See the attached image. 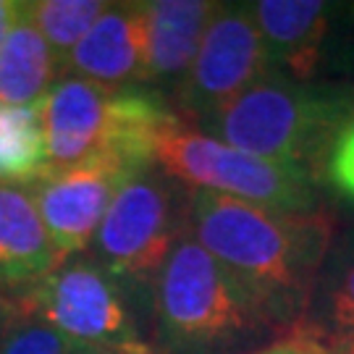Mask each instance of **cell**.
<instances>
[{
  "mask_svg": "<svg viewBox=\"0 0 354 354\" xmlns=\"http://www.w3.org/2000/svg\"><path fill=\"white\" fill-rule=\"evenodd\" d=\"M187 231L263 304L276 328L302 323L333 223L320 213H276L205 189H187Z\"/></svg>",
  "mask_w": 354,
  "mask_h": 354,
  "instance_id": "6da1fadb",
  "label": "cell"
},
{
  "mask_svg": "<svg viewBox=\"0 0 354 354\" xmlns=\"http://www.w3.org/2000/svg\"><path fill=\"white\" fill-rule=\"evenodd\" d=\"M354 118V84H302L276 68L205 118L200 131L241 152L297 168L323 181L333 142Z\"/></svg>",
  "mask_w": 354,
  "mask_h": 354,
  "instance_id": "7a4b0ae2",
  "label": "cell"
},
{
  "mask_svg": "<svg viewBox=\"0 0 354 354\" xmlns=\"http://www.w3.org/2000/svg\"><path fill=\"white\" fill-rule=\"evenodd\" d=\"M155 349L221 354L276 328L263 304L184 228L150 286Z\"/></svg>",
  "mask_w": 354,
  "mask_h": 354,
  "instance_id": "3957f363",
  "label": "cell"
},
{
  "mask_svg": "<svg viewBox=\"0 0 354 354\" xmlns=\"http://www.w3.org/2000/svg\"><path fill=\"white\" fill-rule=\"evenodd\" d=\"M37 108L45 171L108 152L155 163L158 134L181 121L155 89H108L79 76H61Z\"/></svg>",
  "mask_w": 354,
  "mask_h": 354,
  "instance_id": "277c9868",
  "label": "cell"
},
{
  "mask_svg": "<svg viewBox=\"0 0 354 354\" xmlns=\"http://www.w3.org/2000/svg\"><path fill=\"white\" fill-rule=\"evenodd\" d=\"M152 160L187 189L213 192L276 213H320L317 184L307 174L241 152L184 121L158 134Z\"/></svg>",
  "mask_w": 354,
  "mask_h": 354,
  "instance_id": "5b68a950",
  "label": "cell"
},
{
  "mask_svg": "<svg viewBox=\"0 0 354 354\" xmlns=\"http://www.w3.org/2000/svg\"><path fill=\"white\" fill-rule=\"evenodd\" d=\"M8 307L42 320L79 349H111L121 354H160L145 339L131 291L95 257L76 254L53 268Z\"/></svg>",
  "mask_w": 354,
  "mask_h": 354,
  "instance_id": "8992f818",
  "label": "cell"
},
{
  "mask_svg": "<svg viewBox=\"0 0 354 354\" xmlns=\"http://www.w3.org/2000/svg\"><path fill=\"white\" fill-rule=\"evenodd\" d=\"M184 228L187 187L150 165L115 194L89 250L129 291H150Z\"/></svg>",
  "mask_w": 354,
  "mask_h": 354,
  "instance_id": "52a82bcc",
  "label": "cell"
},
{
  "mask_svg": "<svg viewBox=\"0 0 354 354\" xmlns=\"http://www.w3.org/2000/svg\"><path fill=\"white\" fill-rule=\"evenodd\" d=\"M273 71L250 3H218L189 71L174 89L178 118L203 124Z\"/></svg>",
  "mask_w": 354,
  "mask_h": 354,
  "instance_id": "ba28073f",
  "label": "cell"
},
{
  "mask_svg": "<svg viewBox=\"0 0 354 354\" xmlns=\"http://www.w3.org/2000/svg\"><path fill=\"white\" fill-rule=\"evenodd\" d=\"M150 165L155 163L108 152L68 168L45 171L26 184L61 263L87 252L115 194Z\"/></svg>",
  "mask_w": 354,
  "mask_h": 354,
  "instance_id": "9c48e42d",
  "label": "cell"
},
{
  "mask_svg": "<svg viewBox=\"0 0 354 354\" xmlns=\"http://www.w3.org/2000/svg\"><path fill=\"white\" fill-rule=\"evenodd\" d=\"M279 74L302 84L326 79L344 58L354 6L323 0H254L250 3Z\"/></svg>",
  "mask_w": 354,
  "mask_h": 354,
  "instance_id": "30bf717a",
  "label": "cell"
},
{
  "mask_svg": "<svg viewBox=\"0 0 354 354\" xmlns=\"http://www.w3.org/2000/svg\"><path fill=\"white\" fill-rule=\"evenodd\" d=\"M64 76H79L108 89L145 87V32L140 0L108 3L64 66Z\"/></svg>",
  "mask_w": 354,
  "mask_h": 354,
  "instance_id": "8fae6325",
  "label": "cell"
},
{
  "mask_svg": "<svg viewBox=\"0 0 354 354\" xmlns=\"http://www.w3.org/2000/svg\"><path fill=\"white\" fill-rule=\"evenodd\" d=\"M145 32V87L168 89L189 71L218 3L213 0H140Z\"/></svg>",
  "mask_w": 354,
  "mask_h": 354,
  "instance_id": "7c38bea8",
  "label": "cell"
},
{
  "mask_svg": "<svg viewBox=\"0 0 354 354\" xmlns=\"http://www.w3.org/2000/svg\"><path fill=\"white\" fill-rule=\"evenodd\" d=\"M58 263L29 187L0 181V299H16Z\"/></svg>",
  "mask_w": 354,
  "mask_h": 354,
  "instance_id": "4fadbf2b",
  "label": "cell"
},
{
  "mask_svg": "<svg viewBox=\"0 0 354 354\" xmlns=\"http://www.w3.org/2000/svg\"><path fill=\"white\" fill-rule=\"evenodd\" d=\"M61 76L64 64L29 19L24 0L21 19L0 45V105H39Z\"/></svg>",
  "mask_w": 354,
  "mask_h": 354,
  "instance_id": "5bb4252c",
  "label": "cell"
},
{
  "mask_svg": "<svg viewBox=\"0 0 354 354\" xmlns=\"http://www.w3.org/2000/svg\"><path fill=\"white\" fill-rule=\"evenodd\" d=\"M294 328L333 344L354 342V226L330 241L302 323Z\"/></svg>",
  "mask_w": 354,
  "mask_h": 354,
  "instance_id": "9a60e30c",
  "label": "cell"
},
{
  "mask_svg": "<svg viewBox=\"0 0 354 354\" xmlns=\"http://www.w3.org/2000/svg\"><path fill=\"white\" fill-rule=\"evenodd\" d=\"M45 174V142L39 108L0 105V178L32 184Z\"/></svg>",
  "mask_w": 354,
  "mask_h": 354,
  "instance_id": "2e32d148",
  "label": "cell"
},
{
  "mask_svg": "<svg viewBox=\"0 0 354 354\" xmlns=\"http://www.w3.org/2000/svg\"><path fill=\"white\" fill-rule=\"evenodd\" d=\"M108 8V0H32L26 13L66 66L68 55Z\"/></svg>",
  "mask_w": 354,
  "mask_h": 354,
  "instance_id": "e0dca14e",
  "label": "cell"
},
{
  "mask_svg": "<svg viewBox=\"0 0 354 354\" xmlns=\"http://www.w3.org/2000/svg\"><path fill=\"white\" fill-rule=\"evenodd\" d=\"M79 346L64 339L42 320L8 307L0 328V354H74Z\"/></svg>",
  "mask_w": 354,
  "mask_h": 354,
  "instance_id": "ac0fdd59",
  "label": "cell"
},
{
  "mask_svg": "<svg viewBox=\"0 0 354 354\" xmlns=\"http://www.w3.org/2000/svg\"><path fill=\"white\" fill-rule=\"evenodd\" d=\"M323 178L344 200L354 203V118L339 131V137L333 142L328 158H326Z\"/></svg>",
  "mask_w": 354,
  "mask_h": 354,
  "instance_id": "d6986e66",
  "label": "cell"
},
{
  "mask_svg": "<svg viewBox=\"0 0 354 354\" xmlns=\"http://www.w3.org/2000/svg\"><path fill=\"white\" fill-rule=\"evenodd\" d=\"M250 354H333V349L310 330L291 328L281 336L279 342L268 344L266 349H257V352Z\"/></svg>",
  "mask_w": 354,
  "mask_h": 354,
  "instance_id": "ffe728a7",
  "label": "cell"
},
{
  "mask_svg": "<svg viewBox=\"0 0 354 354\" xmlns=\"http://www.w3.org/2000/svg\"><path fill=\"white\" fill-rule=\"evenodd\" d=\"M21 13H24V0H0V45L11 35Z\"/></svg>",
  "mask_w": 354,
  "mask_h": 354,
  "instance_id": "44dd1931",
  "label": "cell"
},
{
  "mask_svg": "<svg viewBox=\"0 0 354 354\" xmlns=\"http://www.w3.org/2000/svg\"><path fill=\"white\" fill-rule=\"evenodd\" d=\"M333 354H354V342H344V344H333L330 346Z\"/></svg>",
  "mask_w": 354,
  "mask_h": 354,
  "instance_id": "7402d4cb",
  "label": "cell"
},
{
  "mask_svg": "<svg viewBox=\"0 0 354 354\" xmlns=\"http://www.w3.org/2000/svg\"><path fill=\"white\" fill-rule=\"evenodd\" d=\"M74 354H121V352H111V349H76Z\"/></svg>",
  "mask_w": 354,
  "mask_h": 354,
  "instance_id": "603a6c76",
  "label": "cell"
},
{
  "mask_svg": "<svg viewBox=\"0 0 354 354\" xmlns=\"http://www.w3.org/2000/svg\"><path fill=\"white\" fill-rule=\"evenodd\" d=\"M6 317H8V302H6V299H0V328H3Z\"/></svg>",
  "mask_w": 354,
  "mask_h": 354,
  "instance_id": "cb8c5ba5",
  "label": "cell"
}]
</instances>
